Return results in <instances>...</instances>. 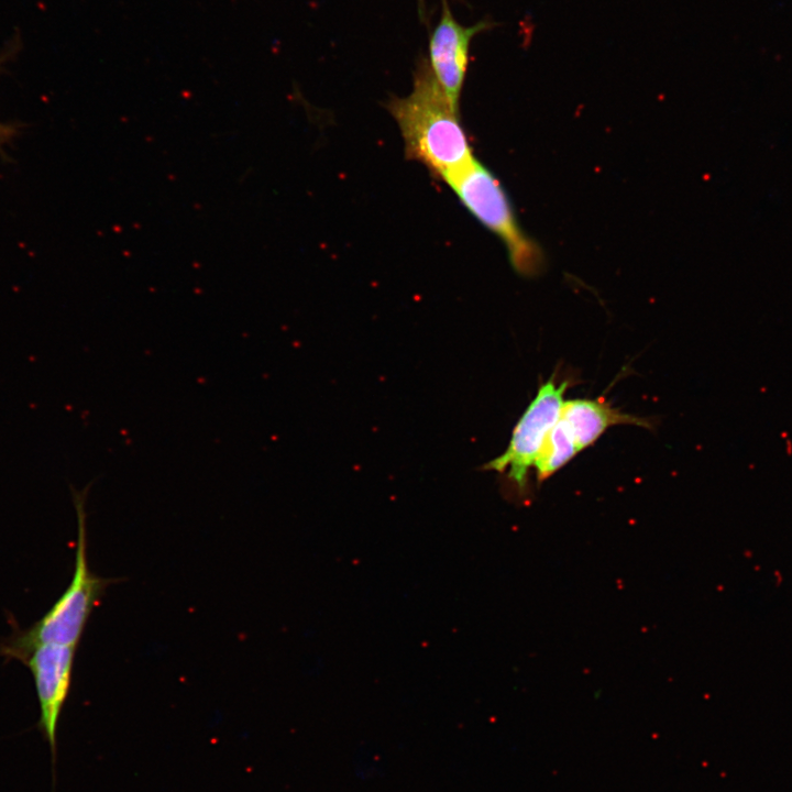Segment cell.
<instances>
[{
	"mask_svg": "<svg viewBox=\"0 0 792 792\" xmlns=\"http://www.w3.org/2000/svg\"><path fill=\"white\" fill-rule=\"evenodd\" d=\"M559 419L579 452L593 444L612 426L634 425L652 428L650 419L622 413L601 399L565 400L562 404Z\"/></svg>",
	"mask_w": 792,
	"mask_h": 792,
	"instance_id": "cell-7",
	"label": "cell"
},
{
	"mask_svg": "<svg viewBox=\"0 0 792 792\" xmlns=\"http://www.w3.org/2000/svg\"><path fill=\"white\" fill-rule=\"evenodd\" d=\"M387 108L400 130L406 157L420 162L444 182L474 158L459 110L425 57L417 64L410 94L393 98Z\"/></svg>",
	"mask_w": 792,
	"mask_h": 792,
	"instance_id": "cell-1",
	"label": "cell"
},
{
	"mask_svg": "<svg viewBox=\"0 0 792 792\" xmlns=\"http://www.w3.org/2000/svg\"><path fill=\"white\" fill-rule=\"evenodd\" d=\"M441 1L440 20L429 41L428 63L448 99L459 110L471 42L477 34L493 28L494 22L482 20L470 26L462 25L454 19L448 0Z\"/></svg>",
	"mask_w": 792,
	"mask_h": 792,
	"instance_id": "cell-5",
	"label": "cell"
},
{
	"mask_svg": "<svg viewBox=\"0 0 792 792\" xmlns=\"http://www.w3.org/2000/svg\"><path fill=\"white\" fill-rule=\"evenodd\" d=\"M574 441L560 421L549 430L536 459L535 468L539 482H542L564 466L578 453Z\"/></svg>",
	"mask_w": 792,
	"mask_h": 792,
	"instance_id": "cell-8",
	"label": "cell"
},
{
	"mask_svg": "<svg viewBox=\"0 0 792 792\" xmlns=\"http://www.w3.org/2000/svg\"><path fill=\"white\" fill-rule=\"evenodd\" d=\"M91 483L78 491L70 487L77 516V547L73 579L51 607L36 623L26 629H18L0 642V654L6 659L23 662L29 654L42 645H62L76 647L82 636L92 609L112 582L89 569L86 539V499Z\"/></svg>",
	"mask_w": 792,
	"mask_h": 792,
	"instance_id": "cell-2",
	"label": "cell"
},
{
	"mask_svg": "<svg viewBox=\"0 0 792 792\" xmlns=\"http://www.w3.org/2000/svg\"><path fill=\"white\" fill-rule=\"evenodd\" d=\"M16 134V128L13 124L0 122V148L11 141Z\"/></svg>",
	"mask_w": 792,
	"mask_h": 792,
	"instance_id": "cell-9",
	"label": "cell"
},
{
	"mask_svg": "<svg viewBox=\"0 0 792 792\" xmlns=\"http://www.w3.org/2000/svg\"><path fill=\"white\" fill-rule=\"evenodd\" d=\"M568 386L566 381L557 384L553 376L543 383L514 428L504 453L484 466L485 470L507 472L521 496L527 494L529 470L535 466L549 430L560 417Z\"/></svg>",
	"mask_w": 792,
	"mask_h": 792,
	"instance_id": "cell-4",
	"label": "cell"
},
{
	"mask_svg": "<svg viewBox=\"0 0 792 792\" xmlns=\"http://www.w3.org/2000/svg\"><path fill=\"white\" fill-rule=\"evenodd\" d=\"M446 183L464 207L502 240L518 274L535 276L542 271V250L521 230L506 193L484 165L473 158Z\"/></svg>",
	"mask_w": 792,
	"mask_h": 792,
	"instance_id": "cell-3",
	"label": "cell"
},
{
	"mask_svg": "<svg viewBox=\"0 0 792 792\" xmlns=\"http://www.w3.org/2000/svg\"><path fill=\"white\" fill-rule=\"evenodd\" d=\"M76 647L42 645L23 661L30 669L40 704L38 727L50 744L53 763L59 715L68 696Z\"/></svg>",
	"mask_w": 792,
	"mask_h": 792,
	"instance_id": "cell-6",
	"label": "cell"
}]
</instances>
